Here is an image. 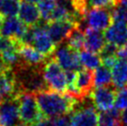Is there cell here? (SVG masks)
I'll list each match as a JSON object with an SVG mask.
<instances>
[{
    "label": "cell",
    "instance_id": "cell-39",
    "mask_svg": "<svg viewBox=\"0 0 127 126\" xmlns=\"http://www.w3.org/2000/svg\"><path fill=\"white\" fill-rule=\"evenodd\" d=\"M116 1H117V2H118V1H120V0H116Z\"/></svg>",
    "mask_w": 127,
    "mask_h": 126
},
{
    "label": "cell",
    "instance_id": "cell-8",
    "mask_svg": "<svg viewBox=\"0 0 127 126\" xmlns=\"http://www.w3.org/2000/svg\"><path fill=\"white\" fill-rule=\"evenodd\" d=\"M77 26H80V24L71 21H50L46 22V31L56 46L63 44L70 32Z\"/></svg>",
    "mask_w": 127,
    "mask_h": 126
},
{
    "label": "cell",
    "instance_id": "cell-38",
    "mask_svg": "<svg viewBox=\"0 0 127 126\" xmlns=\"http://www.w3.org/2000/svg\"><path fill=\"white\" fill-rule=\"evenodd\" d=\"M19 126H27V125H25V124H23V123H21V125H19Z\"/></svg>",
    "mask_w": 127,
    "mask_h": 126
},
{
    "label": "cell",
    "instance_id": "cell-30",
    "mask_svg": "<svg viewBox=\"0 0 127 126\" xmlns=\"http://www.w3.org/2000/svg\"><path fill=\"white\" fill-rule=\"evenodd\" d=\"M118 61L117 60V56H111V57H106L101 59V62L102 65L106 66L109 69H112L113 66L116 64V62Z\"/></svg>",
    "mask_w": 127,
    "mask_h": 126
},
{
    "label": "cell",
    "instance_id": "cell-7",
    "mask_svg": "<svg viewBox=\"0 0 127 126\" xmlns=\"http://www.w3.org/2000/svg\"><path fill=\"white\" fill-rule=\"evenodd\" d=\"M116 94L117 91L115 86H100L93 90L90 97L95 109L100 111H107L113 109Z\"/></svg>",
    "mask_w": 127,
    "mask_h": 126
},
{
    "label": "cell",
    "instance_id": "cell-9",
    "mask_svg": "<svg viewBox=\"0 0 127 126\" xmlns=\"http://www.w3.org/2000/svg\"><path fill=\"white\" fill-rule=\"evenodd\" d=\"M0 123L2 126H19L22 123L16 98L4 99L0 102Z\"/></svg>",
    "mask_w": 127,
    "mask_h": 126
},
{
    "label": "cell",
    "instance_id": "cell-40",
    "mask_svg": "<svg viewBox=\"0 0 127 126\" xmlns=\"http://www.w3.org/2000/svg\"><path fill=\"white\" fill-rule=\"evenodd\" d=\"M0 126H2V125H1V123H0Z\"/></svg>",
    "mask_w": 127,
    "mask_h": 126
},
{
    "label": "cell",
    "instance_id": "cell-36",
    "mask_svg": "<svg viewBox=\"0 0 127 126\" xmlns=\"http://www.w3.org/2000/svg\"><path fill=\"white\" fill-rule=\"evenodd\" d=\"M3 3H4V0H0V9H1V7L3 6Z\"/></svg>",
    "mask_w": 127,
    "mask_h": 126
},
{
    "label": "cell",
    "instance_id": "cell-28",
    "mask_svg": "<svg viewBox=\"0 0 127 126\" xmlns=\"http://www.w3.org/2000/svg\"><path fill=\"white\" fill-rule=\"evenodd\" d=\"M120 46L113 44L110 42H106L105 46H103L102 50L99 53V56L101 59L106 58V57H111V56H117V52Z\"/></svg>",
    "mask_w": 127,
    "mask_h": 126
},
{
    "label": "cell",
    "instance_id": "cell-2",
    "mask_svg": "<svg viewBox=\"0 0 127 126\" xmlns=\"http://www.w3.org/2000/svg\"><path fill=\"white\" fill-rule=\"evenodd\" d=\"M15 98L18 101L20 119L23 124L27 126L32 125L43 118H46L40 110L34 93L22 91Z\"/></svg>",
    "mask_w": 127,
    "mask_h": 126
},
{
    "label": "cell",
    "instance_id": "cell-21",
    "mask_svg": "<svg viewBox=\"0 0 127 126\" xmlns=\"http://www.w3.org/2000/svg\"><path fill=\"white\" fill-rule=\"evenodd\" d=\"M94 83L95 87L108 86L112 84V74L110 69L104 65H100L94 71Z\"/></svg>",
    "mask_w": 127,
    "mask_h": 126
},
{
    "label": "cell",
    "instance_id": "cell-17",
    "mask_svg": "<svg viewBox=\"0 0 127 126\" xmlns=\"http://www.w3.org/2000/svg\"><path fill=\"white\" fill-rule=\"evenodd\" d=\"M18 14L19 19L29 27L38 24L41 18L38 7L34 6L32 3L26 2V1H22L20 4Z\"/></svg>",
    "mask_w": 127,
    "mask_h": 126
},
{
    "label": "cell",
    "instance_id": "cell-6",
    "mask_svg": "<svg viewBox=\"0 0 127 126\" xmlns=\"http://www.w3.org/2000/svg\"><path fill=\"white\" fill-rule=\"evenodd\" d=\"M112 22L111 9L105 7H91L85 18L87 27L99 31H106Z\"/></svg>",
    "mask_w": 127,
    "mask_h": 126
},
{
    "label": "cell",
    "instance_id": "cell-15",
    "mask_svg": "<svg viewBox=\"0 0 127 126\" xmlns=\"http://www.w3.org/2000/svg\"><path fill=\"white\" fill-rule=\"evenodd\" d=\"M85 50L95 53V54H99L102 50L103 46L106 44L105 34L102 32V31L86 27L85 30Z\"/></svg>",
    "mask_w": 127,
    "mask_h": 126
},
{
    "label": "cell",
    "instance_id": "cell-19",
    "mask_svg": "<svg viewBox=\"0 0 127 126\" xmlns=\"http://www.w3.org/2000/svg\"><path fill=\"white\" fill-rule=\"evenodd\" d=\"M85 30L81 28L80 26H77L70 32V34L66 40V42H67L66 44L74 50L81 52L82 50L85 48Z\"/></svg>",
    "mask_w": 127,
    "mask_h": 126
},
{
    "label": "cell",
    "instance_id": "cell-31",
    "mask_svg": "<svg viewBox=\"0 0 127 126\" xmlns=\"http://www.w3.org/2000/svg\"><path fill=\"white\" fill-rule=\"evenodd\" d=\"M30 126H56V123L54 118H43L38 123Z\"/></svg>",
    "mask_w": 127,
    "mask_h": 126
},
{
    "label": "cell",
    "instance_id": "cell-35",
    "mask_svg": "<svg viewBox=\"0 0 127 126\" xmlns=\"http://www.w3.org/2000/svg\"><path fill=\"white\" fill-rule=\"evenodd\" d=\"M3 19H4V16L1 13H0V26H1V23H2V21H3Z\"/></svg>",
    "mask_w": 127,
    "mask_h": 126
},
{
    "label": "cell",
    "instance_id": "cell-25",
    "mask_svg": "<svg viewBox=\"0 0 127 126\" xmlns=\"http://www.w3.org/2000/svg\"><path fill=\"white\" fill-rule=\"evenodd\" d=\"M20 3L18 0H4L3 6L0 9V13L4 17H14L19 13Z\"/></svg>",
    "mask_w": 127,
    "mask_h": 126
},
{
    "label": "cell",
    "instance_id": "cell-34",
    "mask_svg": "<svg viewBox=\"0 0 127 126\" xmlns=\"http://www.w3.org/2000/svg\"><path fill=\"white\" fill-rule=\"evenodd\" d=\"M7 68H8V67L6 66V64L4 63L3 60H2V57L0 55V72L3 71V70H5V69H7Z\"/></svg>",
    "mask_w": 127,
    "mask_h": 126
},
{
    "label": "cell",
    "instance_id": "cell-1",
    "mask_svg": "<svg viewBox=\"0 0 127 126\" xmlns=\"http://www.w3.org/2000/svg\"><path fill=\"white\" fill-rule=\"evenodd\" d=\"M36 94L40 110L46 118H57L59 116L72 113L80 102L70 94L53 90H45Z\"/></svg>",
    "mask_w": 127,
    "mask_h": 126
},
{
    "label": "cell",
    "instance_id": "cell-16",
    "mask_svg": "<svg viewBox=\"0 0 127 126\" xmlns=\"http://www.w3.org/2000/svg\"><path fill=\"white\" fill-rule=\"evenodd\" d=\"M19 53H20L21 60L25 64L30 65V66H42L46 61V59H48L47 57L39 52L38 50H36L32 46L26 45V44L20 45Z\"/></svg>",
    "mask_w": 127,
    "mask_h": 126
},
{
    "label": "cell",
    "instance_id": "cell-37",
    "mask_svg": "<svg viewBox=\"0 0 127 126\" xmlns=\"http://www.w3.org/2000/svg\"><path fill=\"white\" fill-rule=\"evenodd\" d=\"M3 101V96H2V94H1V93H0V102Z\"/></svg>",
    "mask_w": 127,
    "mask_h": 126
},
{
    "label": "cell",
    "instance_id": "cell-33",
    "mask_svg": "<svg viewBox=\"0 0 127 126\" xmlns=\"http://www.w3.org/2000/svg\"><path fill=\"white\" fill-rule=\"evenodd\" d=\"M121 121H122V125L127 126V109H124L121 114Z\"/></svg>",
    "mask_w": 127,
    "mask_h": 126
},
{
    "label": "cell",
    "instance_id": "cell-4",
    "mask_svg": "<svg viewBox=\"0 0 127 126\" xmlns=\"http://www.w3.org/2000/svg\"><path fill=\"white\" fill-rule=\"evenodd\" d=\"M32 44L36 50L45 55L47 58H50L54 54L56 45L50 38L48 32L46 29V22L41 24H36L32 26Z\"/></svg>",
    "mask_w": 127,
    "mask_h": 126
},
{
    "label": "cell",
    "instance_id": "cell-11",
    "mask_svg": "<svg viewBox=\"0 0 127 126\" xmlns=\"http://www.w3.org/2000/svg\"><path fill=\"white\" fill-rule=\"evenodd\" d=\"M71 126H98V114L94 104H84L72 112Z\"/></svg>",
    "mask_w": 127,
    "mask_h": 126
},
{
    "label": "cell",
    "instance_id": "cell-32",
    "mask_svg": "<svg viewBox=\"0 0 127 126\" xmlns=\"http://www.w3.org/2000/svg\"><path fill=\"white\" fill-rule=\"evenodd\" d=\"M117 58H119V60H127V44L119 47Z\"/></svg>",
    "mask_w": 127,
    "mask_h": 126
},
{
    "label": "cell",
    "instance_id": "cell-13",
    "mask_svg": "<svg viewBox=\"0 0 127 126\" xmlns=\"http://www.w3.org/2000/svg\"><path fill=\"white\" fill-rule=\"evenodd\" d=\"M75 86L79 94V96L81 97L83 101H85V98L90 97L95 87L94 71L85 68L78 70L76 74Z\"/></svg>",
    "mask_w": 127,
    "mask_h": 126
},
{
    "label": "cell",
    "instance_id": "cell-18",
    "mask_svg": "<svg viewBox=\"0 0 127 126\" xmlns=\"http://www.w3.org/2000/svg\"><path fill=\"white\" fill-rule=\"evenodd\" d=\"M112 84L116 89L127 85V60H119L111 69Z\"/></svg>",
    "mask_w": 127,
    "mask_h": 126
},
{
    "label": "cell",
    "instance_id": "cell-24",
    "mask_svg": "<svg viewBox=\"0 0 127 126\" xmlns=\"http://www.w3.org/2000/svg\"><path fill=\"white\" fill-rule=\"evenodd\" d=\"M111 15L113 21L127 22V0L118 1L111 9Z\"/></svg>",
    "mask_w": 127,
    "mask_h": 126
},
{
    "label": "cell",
    "instance_id": "cell-29",
    "mask_svg": "<svg viewBox=\"0 0 127 126\" xmlns=\"http://www.w3.org/2000/svg\"><path fill=\"white\" fill-rule=\"evenodd\" d=\"M71 116H72V113H68V114H64L57 118H54L56 126H71Z\"/></svg>",
    "mask_w": 127,
    "mask_h": 126
},
{
    "label": "cell",
    "instance_id": "cell-5",
    "mask_svg": "<svg viewBox=\"0 0 127 126\" xmlns=\"http://www.w3.org/2000/svg\"><path fill=\"white\" fill-rule=\"evenodd\" d=\"M54 54V59L58 61L60 67L66 70L78 71L82 69L80 56L78 51L69 46L67 44H61Z\"/></svg>",
    "mask_w": 127,
    "mask_h": 126
},
{
    "label": "cell",
    "instance_id": "cell-10",
    "mask_svg": "<svg viewBox=\"0 0 127 126\" xmlns=\"http://www.w3.org/2000/svg\"><path fill=\"white\" fill-rule=\"evenodd\" d=\"M28 27L29 26H27L15 16L6 17L3 19L0 26V36L5 38L14 39L21 42L22 36L28 30Z\"/></svg>",
    "mask_w": 127,
    "mask_h": 126
},
{
    "label": "cell",
    "instance_id": "cell-23",
    "mask_svg": "<svg viewBox=\"0 0 127 126\" xmlns=\"http://www.w3.org/2000/svg\"><path fill=\"white\" fill-rule=\"evenodd\" d=\"M37 7L43 21L46 22L51 21V17L56 7L55 0H42L38 3Z\"/></svg>",
    "mask_w": 127,
    "mask_h": 126
},
{
    "label": "cell",
    "instance_id": "cell-26",
    "mask_svg": "<svg viewBox=\"0 0 127 126\" xmlns=\"http://www.w3.org/2000/svg\"><path fill=\"white\" fill-rule=\"evenodd\" d=\"M114 108L120 111L127 109V85L119 89V91L117 92Z\"/></svg>",
    "mask_w": 127,
    "mask_h": 126
},
{
    "label": "cell",
    "instance_id": "cell-12",
    "mask_svg": "<svg viewBox=\"0 0 127 126\" xmlns=\"http://www.w3.org/2000/svg\"><path fill=\"white\" fill-rule=\"evenodd\" d=\"M21 92L14 70L11 68H7L0 72V93L3 96V100L15 98Z\"/></svg>",
    "mask_w": 127,
    "mask_h": 126
},
{
    "label": "cell",
    "instance_id": "cell-22",
    "mask_svg": "<svg viewBox=\"0 0 127 126\" xmlns=\"http://www.w3.org/2000/svg\"><path fill=\"white\" fill-rule=\"evenodd\" d=\"M80 56V61H81L82 66L88 69V70H95L96 68H98L102 62H101V58L97 54L87 50H83L79 53Z\"/></svg>",
    "mask_w": 127,
    "mask_h": 126
},
{
    "label": "cell",
    "instance_id": "cell-3",
    "mask_svg": "<svg viewBox=\"0 0 127 126\" xmlns=\"http://www.w3.org/2000/svg\"><path fill=\"white\" fill-rule=\"evenodd\" d=\"M43 77L50 90L60 93L67 91V78L66 72L60 67L55 59L51 58L46 60L42 67Z\"/></svg>",
    "mask_w": 127,
    "mask_h": 126
},
{
    "label": "cell",
    "instance_id": "cell-14",
    "mask_svg": "<svg viewBox=\"0 0 127 126\" xmlns=\"http://www.w3.org/2000/svg\"><path fill=\"white\" fill-rule=\"evenodd\" d=\"M107 42H110L118 46L127 44V22L113 21L105 32Z\"/></svg>",
    "mask_w": 127,
    "mask_h": 126
},
{
    "label": "cell",
    "instance_id": "cell-27",
    "mask_svg": "<svg viewBox=\"0 0 127 126\" xmlns=\"http://www.w3.org/2000/svg\"><path fill=\"white\" fill-rule=\"evenodd\" d=\"M88 7H105L112 9L117 4L116 0H87Z\"/></svg>",
    "mask_w": 127,
    "mask_h": 126
},
{
    "label": "cell",
    "instance_id": "cell-20",
    "mask_svg": "<svg viewBox=\"0 0 127 126\" xmlns=\"http://www.w3.org/2000/svg\"><path fill=\"white\" fill-rule=\"evenodd\" d=\"M98 126H123L120 110L113 108L107 111H101L98 114Z\"/></svg>",
    "mask_w": 127,
    "mask_h": 126
}]
</instances>
